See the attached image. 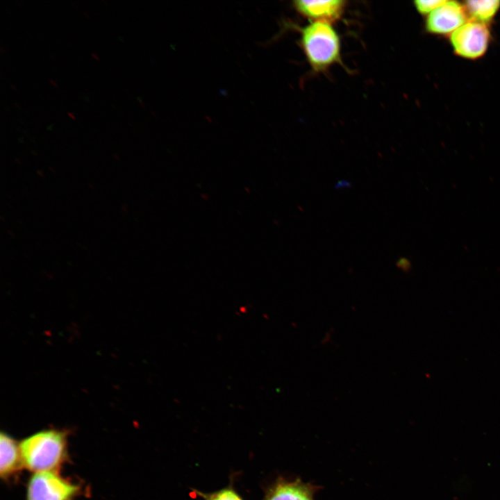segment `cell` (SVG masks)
<instances>
[{
    "label": "cell",
    "mask_w": 500,
    "mask_h": 500,
    "mask_svg": "<svg viewBox=\"0 0 500 500\" xmlns=\"http://www.w3.org/2000/svg\"><path fill=\"white\" fill-rule=\"evenodd\" d=\"M68 435L67 431L48 428L23 439L19 446L24 467L33 473L58 472L69 458Z\"/></svg>",
    "instance_id": "6da1fadb"
},
{
    "label": "cell",
    "mask_w": 500,
    "mask_h": 500,
    "mask_svg": "<svg viewBox=\"0 0 500 500\" xmlns=\"http://www.w3.org/2000/svg\"><path fill=\"white\" fill-rule=\"evenodd\" d=\"M301 47L310 67L322 72L341 61V44L331 24L311 22L301 29Z\"/></svg>",
    "instance_id": "7a4b0ae2"
},
{
    "label": "cell",
    "mask_w": 500,
    "mask_h": 500,
    "mask_svg": "<svg viewBox=\"0 0 500 500\" xmlns=\"http://www.w3.org/2000/svg\"><path fill=\"white\" fill-rule=\"evenodd\" d=\"M82 486L56 472L33 473L29 478L26 500H76Z\"/></svg>",
    "instance_id": "3957f363"
},
{
    "label": "cell",
    "mask_w": 500,
    "mask_h": 500,
    "mask_svg": "<svg viewBox=\"0 0 500 500\" xmlns=\"http://www.w3.org/2000/svg\"><path fill=\"white\" fill-rule=\"evenodd\" d=\"M490 33L485 24L469 20L450 36L455 53L467 59H477L486 52Z\"/></svg>",
    "instance_id": "277c9868"
},
{
    "label": "cell",
    "mask_w": 500,
    "mask_h": 500,
    "mask_svg": "<svg viewBox=\"0 0 500 500\" xmlns=\"http://www.w3.org/2000/svg\"><path fill=\"white\" fill-rule=\"evenodd\" d=\"M467 19L464 5L455 1H446L427 16L425 28L432 34H451L467 22Z\"/></svg>",
    "instance_id": "5b68a950"
},
{
    "label": "cell",
    "mask_w": 500,
    "mask_h": 500,
    "mask_svg": "<svg viewBox=\"0 0 500 500\" xmlns=\"http://www.w3.org/2000/svg\"><path fill=\"white\" fill-rule=\"evenodd\" d=\"M293 6L301 16L312 22H319L333 24L343 15L347 1L342 0L293 1Z\"/></svg>",
    "instance_id": "8992f818"
},
{
    "label": "cell",
    "mask_w": 500,
    "mask_h": 500,
    "mask_svg": "<svg viewBox=\"0 0 500 500\" xmlns=\"http://www.w3.org/2000/svg\"><path fill=\"white\" fill-rule=\"evenodd\" d=\"M24 467L19 442L5 432L0 433V476L9 481Z\"/></svg>",
    "instance_id": "52a82bcc"
},
{
    "label": "cell",
    "mask_w": 500,
    "mask_h": 500,
    "mask_svg": "<svg viewBox=\"0 0 500 500\" xmlns=\"http://www.w3.org/2000/svg\"><path fill=\"white\" fill-rule=\"evenodd\" d=\"M317 490V486L299 479H281L269 490L265 500H315Z\"/></svg>",
    "instance_id": "ba28073f"
},
{
    "label": "cell",
    "mask_w": 500,
    "mask_h": 500,
    "mask_svg": "<svg viewBox=\"0 0 500 500\" xmlns=\"http://www.w3.org/2000/svg\"><path fill=\"white\" fill-rule=\"evenodd\" d=\"M471 20L485 24L490 22L500 8L499 0H470L464 5Z\"/></svg>",
    "instance_id": "9c48e42d"
},
{
    "label": "cell",
    "mask_w": 500,
    "mask_h": 500,
    "mask_svg": "<svg viewBox=\"0 0 500 500\" xmlns=\"http://www.w3.org/2000/svg\"><path fill=\"white\" fill-rule=\"evenodd\" d=\"M206 500H242L240 496L232 489L225 488L211 494L199 492Z\"/></svg>",
    "instance_id": "30bf717a"
},
{
    "label": "cell",
    "mask_w": 500,
    "mask_h": 500,
    "mask_svg": "<svg viewBox=\"0 0 500 500\" xmlns=\"http://www.w3.org/2000/svg\"><path fill=\"white\" fill-rule=\"evenodd\" d=\"M445 1V0H418L414 1V6L419 13L428 15Z\"/></svg>",
    "instance_id": "8fae6325"
},
{
    "label": "cell",
    "mask_w": 500,
    "mask_h": 500,
    "mask_svg": "<svg viewBox=\"0 0 500 500\" xmlns=\"http://www.w3.org/2000/svg\"><path fill=\"white\" fill-rule=\"evenodd\" d=\"M396 265L399 269L405 272H408L411 269L410 260L404 257L399 258L396 262Z\"/></svg>",
    "instance_id": "7c38bea8"
},
{
    "label": "cell",
    "mask_w": 500,
    "mask_h": 500,
    "mask_svg": "<svg viewBox=\"0 0 500 500\" xmlns=\"http://www.w3.org/2000/svg\"><path fill=\"white\" fill-rule=\"evenodd\" d=\"M342 185L343 187H349V186H350V183H349V182H347V181H339V182L337 183V185H335V188H341Z\"/></svg>",
    "instance_id": "4fadbf2b"
},
{
    "label": "cell",
    "mask_w": 500,
    "mask_h": 500,
    "mask_svg": "<svg viewBox=\"0 0 500 500\" xmlns=\"http://www.w3.org/2000/svg\"><path fill=\"white\" fill-rule=\"evenodd\" d=\"M67 115H68L71 118H72L73 119H75V117H74V115L73 113L69 112L67 113Z\"/></svg>",
    "instance_id": "5bb4252c"
},
{
    "label": "cell",
    "mask_w": 500,
    "mask_h": 500,
    "mask_svg": "<svg viewBox=\"0 0 500 500\" xmlns=\"http://www.w3.org/2000/svg\"><path fill=\"white\" fill-rule=\"evenodd\" d=\"M91 55H92V57L94 58L96 60H99V58L97 57V54H95V53H92Z\"/></svg>",
    "instance_id": "9a60e30c"
},
{
    "label": "cell",
    "mask_w": 500,
    "mask_h": 500,
    "mask_svg": "<svg viewBox=\"0 0 500 500\" xmlns=\"http://www.w3.org/2000/svg\"><path fill=\"white\" fill-rule=\"evenodd\" d=\"M50 82H51L54 86H56V83L53 80H50Z\"/></svg>",
    "instance_id": "2e32d148"
},
{
    "label": "cell",
    "mask_w": 500,
    "mask_h": 500,
    "mask_svg": "<svg viewBox=\"0 0 500 500\" xmlns=\"http://www.w3.org/2000/svg\"><path fill=\"white\" fill-rule=\"evenodd\" d=\"M10 86L14 90H16L15 88L12 84H10Z\"/></svg>",
    "instance_id": "e0dca14e"
},
{
    "label": "cell",
    "mask_w": 500,
    "mask_h": 500,
    "mask_svg": "<svg viewBox=\"0 0 500 500\" xmlns=\"http://www.w3.org/2000/svg\"><path fill=\"white\" fill-rule=\"evenodd\" d=\"M83 15H85L88 18L90 17L89 15H88L86 12H83Z\"/></svg>",
    "instance_id": "ac0fdd59"
}]
</instances>
